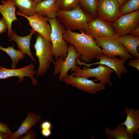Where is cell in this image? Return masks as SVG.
Returning <instances> with one entry per match:
<instances>
[{"instance_id": "29", "label": "cell", "mask_w": 139, "mask_h": 139, "mask_svg": "<svg viewBox=\"0 0 139 139\" xmlns=\"http://www.w3.org/2000/svg\"><path fill=\"white\" fill-rule=\"evenodd\" d=\"M36 132L33 130H30L28 132L25 134L24 136H21L19 139H35Z\"/></svg>"}, {"instance_id": "19", "label": "cell", "mask_w": 139, "mask_h": 139, "mask_svg": "<svg viewBox=\"0 0 139 139\" xmlns=\"http://www.w3.org/2000/svg\"><path fill=\"white\" fill-rule=\"evenodd\" d=\"M41 120L39 115L32 112L28 113L26 118L23 121L19 128L15 132L12 133L8 139H19L23 134L28 132L32 127Z\"/></svg>"}, {"instance_id": "10", "label": "cell", "mask_w": 139, "mask_h": 139, "mask_svg": "<svg viewBox=\"0 0 139 139\" xmlns=\"http://www.w3.org/2000/svg\"><path fill=\"white\" fill-rule=\"evenodd\" d=\"M62 81L66 84L71 85L80 90L89 93H95L106 89L105 85L101 83H96L93 80L82 76L68 74Z\"/></svg>"}, {"instance_id": "1", "label": "cell", "mask_w": 139, "mask_h": 139, "mask_svg": "<svg viewBox=\"0 0 139 139\" xmlns=\"http://www.w3.org/2000/svg\"><path fill=\"white\" fill-rule=\"evenodd\" d=\"M63 36L68 44L74 46L83 63L88 64L103 54L93 38L83 32H76L66 29Z\"/></svg>"}, {"instance_id": "14", "label": "cell", "mask_w": 139, "mask_h": 139, "mask_svg": "<svg viewBox=\"0 0 139 139\" xmlns=\"http://www.w3.org/2000/svg\"><path fill=\"white\" fill-rule=\"evenodd\" d=\"M96 59L99 60V62L92 64L83 63V65L89 67L93 65L101 64L107 66L112 68L118 77L120 79L122 74L126 73L127 71L124 66V63L128 59L119 58L116 57L111 58L103 54L97 57Z\"/></svg>"}, {"instance_id": "31", "label": "cell", "mask_w": 139, "mask_h": 139, "mask_svg": "<svg viewBox=\"0 0 139 139\" xmlns=\"http://www.w3.org/2000/svg\"><path fill=\"white\" fill-rule=\"evenodd\" d=\"M51 123L48 121H45L42 122L41 125V129H51Z\"/></svg>"}, {"instance_id": "6", "label": "cell", "mask_w": 139, "mask_h": 139, "mask_svg": "<svg viewBox=\"0 0 139 139\" xmlns=\"http://www.w3.org/2000/svg\"><path fill=\"white\" fill-rule=\"evenodd\" d=\"M71 75L76 76H82L87 78L95 77L93 81H100V82L105 85L107 83L112 87L111 81L112 73L114 70L111 68L106 65L99 64L98 67L93 68H89L84 66L82 69L77 65L71 69Z\"/></svg>"}, {"instance_id": "3", "label": "cell", "mask_w": 139, "mask_h": 139, "mask_svg": "<svg viewBox=\"0 0 139 139\" xmlns=\"http://www.w3.org/2000/svg\"><path fill=\"white\" fill-rule=\"evenodd\" d=\"M36 38V42L33 45L36 50L35 55L39 62L36 74L38 77H40L46 74L51 64L55 61L51 41L38 33Z\"/></svg>"}, {"instance_id": "2", "label": "cell", "mask_w": 139, "mask_h": 139, "mask_svg": "<svg viewBox=\"0 0 139 139\" xmlns=\"http://www.w3.org/2000/svg\"><path fill=\"white\" fill-rule=\"evenodd\" d=\"M56 18L66 29L78 30L84 32L88 23L94 19L90 14L82 9L79 5L68 11H57Z\"/></svg>"}, {"instance_id": "13", "label": "cell", "mask_w": 139, "mask_h": 139, "mask_svg": "<svg viewBox=\"0 0 139 139\" xmlns=\"http://www.w3.org/2000/svg\"><path fill=\"white\" fill-rule=\"evenodd\" d=\"M26 18L28 21L32 29L35 32H37L47 40L51 41L50 35L51 27L48 22V19L46 17L34 13L32 15L27 16L20 15Z\"/></svg>"}, {"instance_id": "8", "label": "cell", "mask_w": 139, "mask_h": 139, "mask_svg": "<svg viewBox=\"0 0 139 139\" xmlns=\"http://www.w3.org/2000/svg\"><path fill=\"white\" fill-rule=\"evenodd\" d=\"M112 25L116 34H130L139 27V10L119 16Z\"/></svg>"}, {"instance_id": "28", "label": "cell", "mask_w": 139, "mask_h": 139, "mask_svg": "<svg viewBox=\"0 0 139 139\" xmlns=\"http://www.w3.org/2000/svg\"><path fill=\"white\" fill-rule=\"evenodd\" d=\"M8 26L6 21L2 17L0 18V34L6 32L8 30Z\"/></svg>"}, {"instance_id": "24", "label": "cell", "mask_w": 139, "mask_h": 139, "mask_svg": "<svg viewBox=\"0 0 139 139\" xmlns=\"http://www.w3.org/2000/svg\"><path fill=\"white\" fill-rule=\"evenodd\" d=\"M97 0H79V4L94 19L97 18Z\"/></svg>"}, {"instance_id": "27", "label": "cell", "mask_w": 139, "mask_h": 139, "mask_svg": "<svg viewBox=\"0 0 139 139\" xmlns=\"http://www.w3.org/2000/svg\"><path fill=\"white\" fill-rule=\"evenodd\" d=\"M0 132L8 135L9 137L12 133L8 126L6 124L0 121Z\"/></svg>"}, {"instance_id": "22", "label": "cell", "mask_w": 139, "mask_h": 139, "mask_svg": "<svg viewBox=\"0 0 139 139\" xmlns=\"http://www.w3.org/2000/svg\"><path fill=\"white\" fill-rule=\"evenodd\" d=\"M105 132L108 136V139H131L125 126L121 123L118 124L114 130L110 129L107 126Z\"/></svg>"}, {"instance_id": "25", "label": "cell", "mask_w": 139, "mask_h": 139, "mask_svg": "<svg viewBox=\"0 0 139 139\" xmlns=\"http://www.w3.org/2000/svg\"><path fill=\"white\" fill-rule=\"evenodd\" d=\"M139 0H128L121 6L119 16L136 11L139 10Z\"/></svg>"}, {"instance_id": "16", "label": "cell", "mask_w": 139, "mask_h": 139, "mask_svg": "<svg viewBox=\"0 0 139 139\" xmlns=\"http://www.w3.org/2000/svg\"><path fill=\"white\" fill-rule=\"evenodd\" d=\"M2 4H0V13L6 21L8 26V36L11 35L12 31V22L18 21L15 14L16 6L12 0H2Z\"/></svg>"}, {"instance_id": "12", "label": "cell", "mask_w": 139, "mask_h": 139, "mask_svg": "<svg viewBox=\"0 0 139 139\" xmlns=\"http://www.w3.org/2000/svg\"><path fill=\"white\" fill-rule=\"evenodd\" d=\"M36 73L37 71L34 70V65L32 63L22 68L17 69H9L1 66L0 79L16 76L19 78L18 83H20L24 81V77H28L31 79L32 84L35 86L37 84L38 81L33 75Z\"/></svg>"}, {"instance_id": "30", "label": "cell", "mask_w": 139, "mask_h": 139, "mask_svg": "<svg viewBox=\"0 0 139 139\" xmlns=\"http://www.w3.org/2000/svg\"><path fill=\"white\" fill-rule=\"evenodd\" d=\"M128 65L129 66L134 67L139 70V59L130 60L128 63Z\"/></svg>"}, {"instance_id": "36", "label": "cell", "mask_w": 139, "mask_h": 139, "mask_svg": "<svg viewBox=\"0 0 139 139\" xmlns=\"http://www.w3.org/2000/svg\"><path fill=\"white\" fill-rule=\"evenodd\" d=\"M37 0V2L40 1H43L45 0Z\"/></svg>"}, {"instance_id": "18", "label": "cell", "mask_w": 139, "mask_h": 139, "mask_svg": "<svg viewBox=\"0 0 139 139\" xmlns=\"http://www.w3.org/2000/svg\"><path fill=\"white\" fill-rule=\"evenodd\" d=\"M58 8L56 0H45L37 2L35 13L48 19L56 18Z\"/></svg>"}, {"instance_id": "32", "label": "cell", "mask_w": 139, "mask_h": 139, "mask_svg": "<svg viewBox=\"0 0 139 139\" xmlns=\"http://www.w3.org/2000/svg\"><path fill=\"white\" fill-rule=\"evenodd\" d=\"M41 133L43 136L45 137H49L51 134V129H41Z\"/></svg>"}, {"instance_id": "7", "label": "cell", "mask_w": 139, "mask_h": 139, "mask_svg": "<svg viewBox=\"0 0 139 139\" xmlns=\"http://www.w3.org/2000/svg\"><path fill=\"white\" fill-rule=\"evenodd\" d=\"M81 56L76 51L74 46L70 44L67 56L65 59L59 57L53 63L54 65V75L59 73V81L66 77L69 71L77 65V59H80Z\"/></svg>"}, {"instance_id": "20", "label": "cell", "mask_w": 139, "mask_h": 139, "mask_svg": "<svg viewBox=\"0 0 139 139\" xmlns=\"http://www.w3.org/2000/svg\"><path fill=\"white\" fill-rule=\"evenodd\" d=\"M120 42L129 53L136 59H139L137 47L139 45V36H134L129 34L119 36Z\"/></svg>"}, {"instance_id": "5", "label": "cell", "mask_w": 139, "mask_h": 139, "mask_svg": "<svg viewBox=\"0 0 139 139\" xmlns=\"http://www.w3.org/2000/svg\"><path fill=\"white\" fill-rule=\"evenodd\" d=\"M94 40L97 45L102 48L103 54L108 57L113 58L119 56L121 59H134L121 44L119 35L100 37Z\"/></svg>"}, {"instance_id": "23", "label": "cell", "mask_w": 139, "mask_h": 139, "mask_svg": "<svg viewBox=\"0 0 139 139\" xmlns=\"http://www.w3.org/2000/svg\"><path fill=\"white\" fill-rule=\"evenodd\" d=\"M0 50L4 51L11 58L12 62V69H16V64L19 63V60L23 59L25 56V54L19 50H15L13 46L4 48L0 45Z\"/></svg>"}, {"instance_id": "33", "label": "cell", "mask_w": 139, "mask_h": 139, "mask_svg": "<svg viewBox=\"0 0 139 139\" xmlns=\"http://www.w3.org/2000/svg\"><path fill=\"white\" fill-rule=\"evenodd\" d=\"M129 34L134 36H139V27L133 30Z\"/></svg>"}, {"instance_id": "4", "label": "cell", "mask_w": 139, "mask_h": 139, "mask_svg": "<svg viewBox=\"0 0 139 139\" xmlns=\"http://www.w3.org/2000/svg\"><path fill=\"white\" fill-rule=\"evenodd\" d=\"M48 20L51 27L50 40L55 59L56 60L61 57L64 59L67 56L68 48V43L63 36L66 29L56 18L48 19Z\"/></svg>"}, {"instance_id": "15", "label": "cell", "mask_w": 139, "mask_h": 139, "mask_svg": "<svg viewBox=\"0 0 139 139\" xmlns=\"http://www.w3.org/2000/svg\"><path fill=\"white\" fill-rule=\"evenodd\" d=\"M124 112L127 114L126 118L121 124L125 126L131 139H133L134 134H139V109L136 110L126 107Z\"/></svg>"}, {"instance_id": "9", "label": "cell", "mask_w": 139, "mask_h": 139, "mask_svg": "<svg viewBox=\"0 0 139 139\" xmlns=\"http://www.w3.org/2000/svg\"><path fill=\"white\" fill-rule=\"evenodd\" d=\"M97 18L112 23L119 17L121 6L117 0H97Z\"/></svg>"}, {"instance_id": "21", "label": "cell", "mask_w": 139, "mask_h": 139, "mask_svg": "<svg viewBox=\"0 0 139 139\" xmlns=\"http://www.w3.org/2000/svg\"><path fill=\"white\" fill-rule=\"evenodd\" d=\"M12 0L18 8L19 11L16 12L17 15L30 16L35 13L36 6L38 2L37 0Z\"/></svg>"}, {"instance_id": "26", "label": "cell", "mask_w": 139, "mask_h": 139, "mask_svg": "<svg viewBox=\"0 0 139 139\" xmlns=\"http://www.w3.org/2000/svg\"><path fill=\"white\" fill-rule=\"evenodd\" d=\"M58 10L68 11L74 9L79 4V0H56Z\"/></svg>"}, {"instance_id": "11", "label": "cell", "mask_w": 139, "mask_h": 139, "mask_svg": "<svg viewBox=\"0 0 139 139\" xmlns=\"http://www.w3.org/2000/svg\"><path fill=\"white\" fill-rule=\"evenodd\" d=\"M88 25L84 32L94 40L101 37H113L117 35L112 23L98 18L89 22Z\"/></svg>"}, {"instance_id": "17", "label": "cell", "mask_w": 139, "mask_h": 139, "mask_svg": "<svg viewBox=\"0 0 139 139\" xmlns=\"http://www.w3.org/2000/svg\"><path fill=\"white\" fill-rule=\"evenodd\" d=\"M30 33L28 35L21 36L18 35L16 32L12 31V34L9 37V41H14L17 44L18 50L25 54L28 55L35 64L37 62L33 56L30 48V41L32 35L36 33L32 29L30 30Z\"/></svg>"}, {"instance_id": "35", "label": "cell", "mask_w": 139, "mask_h": 139, "mask_svg": "<svg viewBox=\"0 0 139 139\" xmlns=\"http://www.w3.org/2000/svg\"><path fill=\"white\" fill-rule=\"evenodd\" d=\"M121 6H123L128 0H117Z\"/></svg>"}, {"instance_id": "34", "label": "cell", "mask_w": 139, "mask_h": 139, "mask_svg": "<svg viewBox=\"0 0 139 139\" xmlns=\"http://www.w3.org/2000/svg\"><path fill=\"white\" fill-rule=\"evenodd\" d=\"M9 136L0 132V139H8Z\"/></svg>"}]
</instances>
